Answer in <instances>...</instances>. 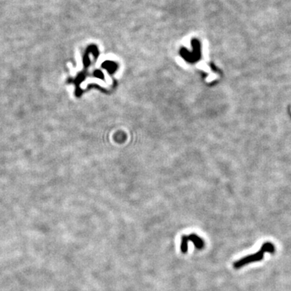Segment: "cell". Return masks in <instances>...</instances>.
Instances as JSON below:
<instances>
[{
    "label": "cell",
    "mask_w": 291,
    "mask_h": 291,
    "mask_svg": "<svg viewBox=\"0 0 291 291\" xmlns=\"http://www.w3.org/2000/svg\"><path fill=\"white\" fill-rule=\"evenodd\" d=\"M264 252L261 249L260 251H257L255 254L249 255V256H247L245 257H243L242 259H240L239 261H235L233 264V266L235 269H239L242 268V267L248 264L253 263V262H256V261H261L264 258Z\"/></svg>",
    "instance_id": "1"
},
{
    "label": "cell",
    "mask_w": 291,
    "mask_h": 291,
    "mask_svg": "<svg viewBox=\"0 0 291 291\" xmlns=\"http://www.w3.org/2000/svg\"><path fill=\"white\" fill-rule=\"evenodd\" d=\"M188 239H189V242H192L195 246V248L197 249V250H201L204 248L205 247V242L201 237L194 234V233H192L188 235Z\"/></svg>",
    "instance_id": "2"
},
{
    "label": "cell",
    "mask_w": 291,
    "mask_h": 291,
    "mask_svg": "<svg viewBox=\"0 0 291 291\" xmlns=\"http://www.w3.org/2000/svg\"><path fill=\"white\" fill-rule=\"evenodd\" d=\"M261 250L265 253V252H269V253H274L275 251V247L272 243L267 242L264 243L263 245L261 246Z\"/></svg>",
    "instance_id": "4"
},
{
    "label": "cell",
    "mask_w": 291,
    "mask_h": 291,
    "mask_svg": "<svg viewBox=\"0 0 291 291\" xmlns=\"http://www.w3.org/2000/svg\"><path fill=\"white\" fill-rule=\"evenodd\" d=\"M188 242H189L188 235H182L181 239V251L184 254H186L188 252Z\"/></svg>",
    "instance_id": "3"
}]
</instances>
